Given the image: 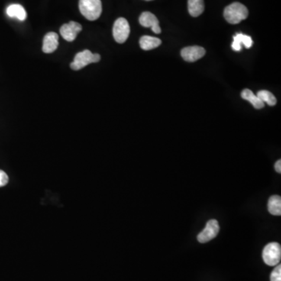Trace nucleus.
<instances>
[{"label": "nucleus", "mask_w": 281, "mask_h": 281, "mask_svg": "<svg viewBox=\"0 0 281 281\" xmlns=\"http://www.w3.org/2000/svg\"><path fill=\"white\" fill-rule=\"evenodd\" d=\"M140 25L145 27H151L155 34H160L161 28L159 27L157 17L150 12H143L139 17Z\"/></svg>", "instance_id": "1a4fd4ad"}, {"label": "nucleus", "mask_w": 281, "mask_h": 281, "mask_svg": "<svg viewBox=\"0 0 281 281\" xmlns=\"http://www.w3.org/2000/svg\"><path fill=\"white\" fill-rule=\"evenodd\" d=\"M162 41L160 39L152 36H144L140 39V48L146 51L159 47Z\"/></svg>", "instance_id": "ddd939ff"}, {"label": "nucleus", "mask_w": 281, "mask_h": 281, "mask_svg": "<svg viewBox=\"0 0 281 281\" xmlns=\"http://www.w3.org/2000/svg\"><path fill=\"white\" fill-rule=\"evenodd\" d=\"M241 97H242L244 99L247 100V101L250 102L252 105H253L255 108L258 109V110L264 107V102H262V101L258 98L257 95H255L251 90H243L242 92H241Z\"/></svg>", "instance_id": "dca6fc26"}, {"label": "nucleus", "mask_w": 281, "mask_h": 281, "mask_svg": "<svg viewBox=\"0 0 281 281\" xmlns=\"http://www.w3.org/2000/svg\"><path fill=\"white\" fill-rule=\"evenodd\" d=\"M9 178L8 175L0 169V188L5 186L8 184Z\"/></svg>", "instance_id": "6ab92c4d"}, {"label": "nucleus", "mask_w": 281, "mask_h": 281, "mask_svg": "<svg viewBox=\"0 0 281 281\" xmlns=\"http://www.w3.org/2000/svg\"><path fill=\"white\" fill-rule=\"evenodd\" d=\"M82 30V26L79 23L75 22V21H69L67 24H63L60 27V34L62 37L66 40V41L72 42L75 41L78 33L81 32Z\"/></svg>", "instance_id": "0eeeda50"}, {"label": "nucleus", "mask_w": 281, "mask_h": 281, "mask_svg": "<svg viewBox=\"0 0 281 281\" xmlns=\"http://www.w3.org/2000/svg\"><path fill=\"white\" fill-rule=\"evenodd\" d=\"M219 231H220V225L218 221L216 220H210L207 222L205 229L198 234L197 238L200 243L203 244L215 238Z\"/></svg>", "instance_id": "423d86ee"}, {"label": "nucleus", "mask_w": 281, "mask_h": 281, "mask_svg": "<svg viewBox=\"0 0 281 281\" xmlns=\"http://www.w3.org/2000/svg\"><path fill=\"white\" fill-rule=\"evenodd\" d=\"M146 1H153V0H146Z\"/></svg>", "instance_id": "412c9836"}, {"label": "nucleus", "mask_w": 281, "mask_h": 281, "mask_svg": "<svg viewBox=\"0 0 281 281\" xmlns=\"http://www.w3.org/2000/svg\"><path fill=\"white\" fill-rule=\"evenodd\" d=\"M7 14L11 18L18 19L19 21H24L27 18L25 9L20 4H12L7 9Z\"/></svg>", "instance_id": "f8f14e48"}, {"label": "nucleus", "mask_w": 281, "mask_h": 281, "mask_svg": "<svg viewBox=\"0 0 281 281\" xmlns=\"http://www.w3.org/2000/svg\"><path fill=\"white\" fill-rule=\"evenodd\" d=\"M188 12L190 15L197 17L203 13L205 6L203 0H188Z\"/></svg>", "instance_id": "4468645a"}, {"label": "nucleus", "mask_w": 281, "mask_h": 281, "mask_svg": "<svg viewBox=\"0 0 281 281\" xmlns=\"http://www.w3.org/2000/svg\"><path fill=\"white\" fill-rule=\"evenodd\" d=\"M268 210L272 215H281V198L279 195H273L269 198Z\"/></svg>", "instance_id": "2eb2a0df"}, {"label": "nucleus", "mask_w": 281, "mask_h": 281, "mask_svg": "<svg viewBox=\"0 0 281 281\" xmlns=\"http://www.w3.org/2000/svg\"><path fill=\"white\" fill-rule=\"evenodd\" d=\"M263 259L268 266H273L280 262L281 247L277 242H271L263 249Z\"/></svg>", "instance_id": "20e7f679"}, {"label": "nucleus", "mask_w": 281, "mask_h": 281, "mask_svg": "<svg viewBox=\"0 0 281 281\" xmlns=\"http://www.w3.org/2000/svg\"><path fill=\"white\" fill-rule=\"evenodd\" d=\"M270 281H281V266L278 265L271 273Z\"/></svg>", "instance_id": "a211bd4d"}, {"label": "nucleus", "mask_w": 281, "mask_h": 281, "mask_svg": "<svg viewBox=\"0 0 281 281\" xmlns=\"http://www.w3.org/2000/svg\"><path fill=\"white\" fill-rule=\"evenodd\" d=\"M130 25L128 21L124 17L117 19L114 24L113 34L116 42L120 44L125 43L130 34Z\"/></svg>", "instance_id": "39448f33"}, {"label": "nucleus", "mask_w": 281, "mask_h": 281, "mask_svg": "<svg viewBox=\"0 0 281 281\" xmlns=\"http://www.w3.org/2000/svg\"><path fill=\"white\" fill-rule=\"evenodd\" d=\"M101 56L98 53H92L88 49L77 53L74 61L71 64V67L74 71H79L91 63H98Z\"/></svg>", "instance_id": "7ed1b4c3"}, {"label": "nucleus", "mask_w": 281, "mask_h": 281, "mask_svg": "<svg viewBox=\"0 0 281 281\" xmlns=\"http://www.w3.org/2000/svg\"><path fill=\"white\" fill-rule=\"evenodd\" d=\"M257 97L262 102H266L268 105L270 107H273V106L276 104V98L273 94L271 93L269 91L266 90H262L259 91L257 93Z\"/></svg>", "instance_id": "f3484780"}, {"label": "nucleus", "mask_w": 281, "mask_h": 281, "mask_svg": "<svg viewBox=\"0 0 281 281\" xmlns=\"http://www.w3.org/2000/svg\"><path fill=\"white\" fill-rule=\"evenodd\" d=\"M80 12L89 21H95L102 14L101 0H79Z\"/></svg>", "instance_id": "f03ea898"}, {"label": "nucleus", "mask_w": 281, "mask_h": 281, "mask_svg": "<svg viewBox=\"0 0 281 281\" xmlns=\"http://www.w3.org/2000/svg\"><path fill=\"white\" fill-rule=\"evenodd\" d=\"M275 169H276V171L278 173H281V160L279 159V160H278L277 162H276V163H275Z\"/></svg>", "instance_id": "aec40b11"}, {"label": "nucleus", "mask_w": 281, "mask_h": 281, "mask_svg": "<svg viewBox=\"0 0 281 281\" xmlns=\"http://www.w3.org/2000/svg\"><path fill=\"white\" fill-rule=\"evenodd\" d=\"M224 16L227 22L231 24H237L247 18L249 11L247 7L243 4L233 3L226 7Z\"/></svg>", "instance_id": "f257e3e1"}, {"label": "nucleus", "mask_w": 281, "mask_h": 281, "mask_svg": "<svg viewBox=\"0 0 281 281\" xmlns=\"http://www.w3.org/2000/svg\"><path fill=\"white\" fill-rule=\"evenodd\" d=\"M253 39L250 36H245L242 33H238L234 37V42L232 43V48L234 51L239 52L241 50V45H244L246 48H251L253 46Z\"/></svg>", "instance_id": "9b49d317"}, {"label": "nucleus", "mask_w": 281, "mask_h": 281, "mask_svg": "<svg viewBox=\"0 0 281 281\" xmlns=\"http://www.w3.org/2000/svg\"><path fill=\"white\" fill-rule=\"evenodd\" d=\"M59 46V36L56 33L49 32L43 39V50L45 53H52L56 51Z\"/></svg>", "instance_id": "9d476101"}, {"label": "nucleus", "mask_w": 281, "mask_h": 281, "mask_svg": "<svg viewBox=\"0 0 281 281\" xmlns=\"http://www.w3.org/2000/svg\"><path fill=\"white\" fill-rule=\"evenodd\" d=\"M205 54V50L201 46H194L184 48L181 52L182 58L185 61L195 62L203 57Z\"/></svg>", "instance_id": "6e6552de"}]
</instances>
